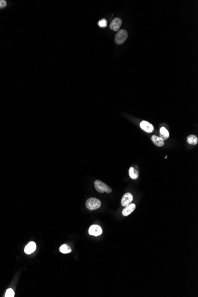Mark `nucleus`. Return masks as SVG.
I'll list each match as a JSON object with an SVG mask.
<instances>
[{
    "label": "nucleus",
    "mask_w": 198,
    "mask_h": 297,
    "mask_svg": "<svg viewBox=\"0 0 198 297\" xmlns=\"http://www.w3.org/2000/svg\"><path fill=\"white\" fill-rule=\"evenodd\" d=\"M94 186L97 192L100 193L107 192L108 193L112 192V189L106 184L102 182L100 180H96L94 182Z\"/></svg>",
    "instance_id": "obj_1"
},
{
    "label": "nucleus",
    "mask_w": 198,
    "mask_h": 297,
    "mask_svg": "<svg viewBox=\"0 0 198 297\" xmlns=\"http://www.w3.org/2000/svg\"><path fill=\"white\" fill-rule=\"evenodd\" d=\"M86 204L87 208L93 211V210H96V209H98L101 206L102 204H101V201L99 199H97V198L91 197V198H90V199H89L86 201Z\"/></svg>",
    "instance_id": "obj_2"
},
{
    "label": "nucleus",
    "mask_w": 198,
    "mask_h": 297,
    "mask_svg": "<svg viewBox=\"0 0 198 297\" xmlns=\"http://www.w3.org/2000/svg\"><path fill=\"white\" fill-rule=\"evenodd\" d=\"M128 36V32L126 30L122 29L119 30L115 36L114 40L117 45H121L127 39Z\"/></svg>",
    "instance_id": "obj_3"
},
{
    "label": "nucleus",
    "mask_w": 198,
    "mask_h": 297,
    "mask_svg": "<svg viewBox=\"0 0 198 297\" xmlns=\"http://www.w3.org/2000/svg\"><path fill=\"white\" fill-rule=\"evenodd\" d=\"M89 233L91 236L97 237L100 236L102 234V229L101 227L98 225H93L90 227Z\"/></svg>",
    "instance_id": "obj_4"
},
{
    "label": "nucleus",
    "mask_w": 198,
    "mask_h": 297,
    "mask_svg": "<svg viewBox=\"0 0 198 297\" xmlns=\"http://www.w3.org/2000/svg\"><path fill=\"white\" fill-rule=\"evenodd\" d=\"M134 197L130 193H125L122 198L121 200V205L123 206H126L131 204L133 201Z\"/></svg>",
    "instance_id": "obj_5"
},
{
    "label": "nucleus",
    "mask_w": 198,
    "mask_h": 297,
    "mask_svg": "<svg viewBox=\"0 0 198 297\" xmlns=\"http://www.w3.org/2000/svg\"><path fill=\"white\" fill-rule=\"evenodd\" d=\"M140 126L142 129L148 133H151L154 130V126L150 123L146 121H142L140 123Z\"/></svg>",
    "instance_id": "obj_6"
},
{
    "label": "nucleus",
    "mask_w": 198,
    "mask_h": 297,
    "mask_svg": "<svg viewBox=\"0 0 198 297\" xmlns=\"http://www.w3.org/2000/svg\"><path fill=\"white\" fill-rule=\"evenodd\" d=\"M122 24V20L119 18H115L110 24V28L114 31H118Z\"/></svg>",
    "instance_id": "obj_7"
},
{
    "label": "nucleus",
    "mask_w": 198,
    "mask_h": 297,
    "mask_svg": "<svg viewBox=\"0 0 198 297\" xmlns=\"http://www.w3.org/2000/svg\"><path fill=\"white\" fill-rule=\"evenodd\" d=\"M135 208H136V206L134 204H129V205L126 206L125 208H124L123 209L122 215L125 217L129 215L130 213H132L134 212V211L135 209Z\"/></svg>",
    "instance_id": "obj_8"
},
{
    "label": "nucleus",
    "mask_w": 198,
    "mask_h": 297,
    "mask_svg": "<svg viewBox=\"0 0 198 297\" xmlns=\"http://www.w3.org/2000/svg\"><path fill=\"white\" fill-rule=\"evenodd\" d=\"M36 249V244L35 242L31 241L30 242L26 247L24 249V252L27 254H30L32 253H33Z\"/></svg>",
    "instance_id": "obj_9"
},
{
    "label": "nucleus",
    "mask_w": 198,
    "mask_h": 297,
    "mask_svg": "<svg viewBox=\"0 0 198 297\" xmlns=\"http://www.w3.org/2000/svg\"><path fill=\"white\" fill-rule=\"evenodd\" d=\"M160 138H161L163 141L166 140L169 138V135H170L169 132V131L164 127H162L160 128Z\"/></svg>",
    "instance_id": "obj_10"
},
{
    "label": "nucleus",
    "mask_w": 198,
    "mask_h": 297,
    "mask_svg": "<svg viewBox=\"0 0 198 297\" xmlns=\"http://www.w3.org/2000/svg\"><path fill=\"white\" fill-rule=\"evenodd\" d=\"M151 139H152L153 142H154V144L157 146L161 147V146H162L164 144V141L161 138H160L156 135L152 136Z\"/></svg>",
    "instance_id": "obj_11"
},
{
    "label": "nucleus",
    "mask_w": 198,
    "mask_h": 297,
    "mask_svg": "<svg viewBox=\"0 0 198 297\" xmlns=\"http://www.w3.org/2000/svg\"><path fill=\"white\" fill-rule=\"evenodd\" d=\"M59 251L62 253H63V254H68V253H70L71 252L72 250L71 249V247L70 246H68V245L67 244H63L62 245L60 248H59Z\"/></svg>",
    "instance_id": "obj_12"
},
{
    "label": "nucleus",
    "mask_w": 198,
    "mask_h": 297,
    "mask_svg": "<svg viewBox=\"0 0 198 297\" xmlns=\"http://www.w3.org/2000/svg\"><path fill=\"white\" fill-rule=\"evenodd\" d=\"M187 141L189 144L195 145L198 142V138L195 135H190L187 138Z\"/></svg>",
    "instance_id": "obj_13"
},
{
    "label": "nucleus",
    "mask_w": 198,
    "mask_h": 297,
    "mask_svg": "<svg viewBox=\"0 0 198 297\" xmlns=\"http://www.w3.org/2000/svg\"><path fill=\"white\" fill-rule=\"evenodd\" d=\"M129 174L131 178L132 179H137L138 177V173L137 170H135L133 167H130L129 170Z\"/></svg>",
    "instance_id": "obj_14"
},
{
    "label": "nucleus",
    "mask_w": 198,
    "mask_h": 297,
    "mask_svg": "<svg viewBox=\"0 0 198 297\" xmlns=\"http://www.w3.org/2000/svg\"><path fill=\"white\" fill-rule=\"evenodd\" d=\"M14 292L11 288H9L7 290L5 296L6 297H14Z\"/></svg>",
    "instance_id": "obj_15"
},
{
    "label": "nucleus",
    "mask_w": 198,
    "mask_h": 297,
    "mask_svg": "<svg viewBox=\"0 0 198 297\" xmlns=\"http://www.w3.org/2000/svg\"><path fill=\"white\" fill-rule=\"evenodd\" d=\"M98 24L100 27H106L107 26V21L105 19H102L99 21Z\"/></svg>",
    "instance_id": "obj_16"
},
{
    "label": "nucleus",
    "mask_w": 198,
    "mask_h": 297,
    "mask_svg": "<svg viewBox=\"0 0 198 297\" xmlns=\"http://www.w3.org/2000/svg\"><path fill=\"white\" fill-rule=\"evenodd\" d=\"M7 6V2L5 0H0V9L5 8Z\"/></svg>",
    "instance_id": "obj_17"
},
{
    "label": "nucleus",
    "mask_w": 198,
    "mask_h": 297,
    "mask_svg": "<svg viewBox=\"0 0 198 297\" xmlns=\"http://www.w3.org/2000/svg\"><path fill=\"white\" fill-rule=\"evenodd\" d=\"M167 158V155H166V157H165V158Z\"/></svg>",
    "instance_id": "obj_18"
}]
</instances>
